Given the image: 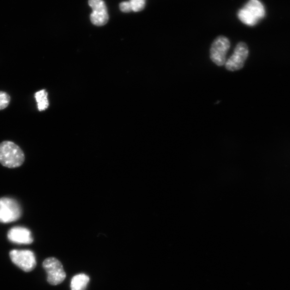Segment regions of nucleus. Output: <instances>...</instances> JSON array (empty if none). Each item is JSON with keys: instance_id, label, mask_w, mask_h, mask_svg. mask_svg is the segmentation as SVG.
<instances>
[{"instance_id": "1", "label": "nucleus", "mask_w": 290, "mask_h": 290, "mask_svg": "<svg viewBox=\"0 0 290 290\" xmlns=\"http://www.w3.org/2000/svg\"><path fill=\"white\" fill-rule=\"evenodd\" d=\"M25 161L22 149L13 142L4 141L0 143V164L9 168L21 166Z\"/></svg>"}, {"instance_id": "2", "label": "nucleus", "mask_w": 290, "mask_h": 290, "mask_svg": "<svg viewBox=\"0 0 290 290\" xmlns=\"http://www.w3.org/2000/svg\"><path fill=\"white\" fill-rule=\"evenodd\" d=\"M238 16L246 25L254 26L265 16L264 6L259 0H249L239 11Z\"/></svg>"}, {"instance_id": "3", "label": "nucleus", "mask_w": 290, "mask_h": 290, "mask_svg": "<svg viewBox=\"0 0 290 290\" xmlns=\"http://www.w3.org/2000/svg\"><path fill=\"white\" fill-rule=\"evenodd\" d=\"M22 215L20 204L9 197L0 198V222L7 223L19 220Z\"/></svg>"}, {"instance_id": "4", "label": "nucleus", "mask_w": 290, "mask_h": 290, "mask_svg": "<svg viewBox=\"0 0 290 290\" xmlns=\"http://www.w3.org/2000/svg\"><path fill=\"white\" fill-rule=\"evenodd\" d=\"M43 266L47 275V281L51 285H59L65 280L66 274L63 264L56 258L45 259Z\"/></svg>"}, {"instance_id": "5", "label": "nucleus", "mask_w": 290, "mask_h": 290, "mask_svg": "<svg viewBox=\"0 0 290 290\" xmlns=\"http://www.w3.org/2000/svg\"><path fill=\"white\" fill-rule=\"evenodd\" d=\"M231 44L225 36H219L213 42L210 49V58L218 66L224 65L226 62V54Z\"/></svg>"}, {"instance_id": "6", "label": "nucleus", "mask_w": 290, "mask_h": 290, "mask_svg": "<svg viewBox=\"0 0 290 290\" xmlns=\"http://www.w3.org/2000/svg\"><path fill=\"white\" fill-rule=\"evenodd\" d=\"M9 255L12 262L24 271L30 272L36 267V257L31 251L13 250Z\"/></svg>"}, {"instance_id": "7", "label": "nucleus", "mask_w": 290, "mask_h": 290, "mask_svg": "<svg viewBox=\"0 0 290 290\" xmlns=\"http://www.w3.org/2000/svg\"><path fill=\"white\" fill-rule=\"evenodd\" d=\"M249 54V50L247 44L240 42L235 47L233 55L226 60V69L233 72L243 69Z\"/></svg>"}, {"instance_id": "8", "label": "nucleus", "mask_w": 290, "mask_h": 290, "mask_svg": "<svg viewBox=\"0 0 290 290\" xmlns=\"http://www.w3.org/2000/svg\"><path fill=\"white\" fill-rule=\"evenodd\" d=\"M88 4L92 9L90 20L94 25L105 26L109 20L107 5L104 0H89Z\"/></svg>"}, {"instance_id": "9", "label": "nucleus", "mask_w": 290, "mask_h": 290, "mask_svg": "<svg viewBox=\"0 0 290 290\" xmlns=\"http://www.w3.org/2000/svg\"><path fill=\"white\" fill-rule=\"evenodd\" d=\"M8 238L12 243L18 244H31L34 241L31 232L20 226L11 228L8 231Z\"/></svg>"}, {"instance_id": "10", "label": "nucleus", "mask_w": 290, "mask_h": 290, "mask_svg": "<svg viewBox=\"0 0 290 290\" xmlns=\"http://www.w3.org/2000/svg\"><path fill=\"white\" fill-rule=\"evenodd\" d=\"M89 277L86 274H78L72 277L71 283V290H85L89 282Z\"/></svg>"}, {"instance_id": "11", "label": "nucleus", "mask_w": 290, "mask_h": 290, "mask_svg": "<svg viewBox=\"0 0 290 290\" xmlns=\"http://www.w3.org/2000/svg\"><path fill=\"white\" fill-rule=\"evenodd\" d=\"M47 96L48 93L45 89L41 90L35 94V98L37 103L38 109L39 111L45 110L49 106Z\"/></svg>"}, {"instance_id": "12", "label": "nucleus", "mask_w": 290, "mask_h": 290, "mask_svg": "<svg viewBox=\"0 0 290 290\" xmlns=\"http://www.w3.org/2000/svg\"><path fill=\"white\" fill-rule=\"evenodd\" d=\"M128 3L131 11L138 12L144 9L146 0H130Z\"/></svg>"}, {"instance_id": "13", "label": "nucleus", "mask_w": 290, "mask_h": 290, "mask_svg": "<svg viewBox=\"0 0 290 290\" xmlns=\"http://www.w3.org/2000/svg\"><path fill=\"white\" fill-rule=\"evenodd\" d=\"M10 95L4 92L0 91V110L8 107L10 102Z\"/></svg>"}]
</instances>
